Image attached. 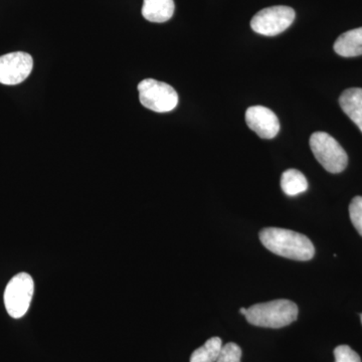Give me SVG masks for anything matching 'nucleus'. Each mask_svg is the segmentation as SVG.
Wrapping results in <instances>:
<instances>
[{"label": "nucleus", "instance_id": "5", "mask_svg": "<svg viewBox=\"0 0 362 362\" xmlns=\"http://www.w3.org/2000/svg\"><path fill=\"white\" fill-rule=\"evenodd\" d=\"M35 283L30 274L20 273L14 276L4 291V305L7 313L14 319L25 315L32 303Z\"/></svg>", "mask_w": 362, "mask_h": 362}, {"label": "nucleus", "instance_id": "12", "mask_svg": "<svg viewBox=\"0 0 362 362\" xmlns=\"http://www.w3.org/2000/svg\"><path fill=\"white\" fill-rule=\"evenodd\" d=\"M281 188L285 194L296 197L308 189V181L301 171L288 169L281 176Z\"/></svg>", "mask_w": 362, "mask_h": 362}, {"label": "nucleus", "instance_id": "13", "mask_svg": "<svg viewBox=\"0 0 362 362\" xmlns=\"http://www.w3.org/2000/svg\"><path fill=\"white\" fill-rule=\"evenodd\" d=\"M223 349L220 337H211L190 356V362H216Z\"/></svg>", "mask_w": 362, "mask_h": 362}, {"label": "nucleus", "instance_id": "18", "mask_svg": "<svg viewBox=\"0 0 362 362\" xmlns=\"http://www.w3.org/2000/svg\"><path fill=\"white\" fill-rule=\"evenodd\" d=\"M361 323H362V314H361Z\"/></svg>", "mask_w": 362, "mask_h": 362}, {"label": "nucleus", "instance_id": "10", "mask_svg": "<svg viewBox=\"0 0 362 362\" xmlns=\"http://www.w3.org/2000/svg\"><path fill=\"white\" fill-rule=\"evenodd\" d=\"M343 112L356 124L362 132V89L350 88L345 90L339 98Z\"/></svg>", "mask_w": 362, "mask_h": 362}, {"label": "nucleus", "instance_id": "2", "mask_svg": "<svg viewBox=\"0 0 362 362\" xmlns=\"http://www.w3.org/2000/svg\"><path fill=\"white\" fill-rule=\"evenodd\" d=\"M298 312L299 309L294 302L278 299L252 305L247 308L244 316L252 325L278 329L294 322L298 318Z\"/></svg>", "mask_w": 362, "mask_h": 362}, {"label": "nucleus", "instance_id": "16", "mask_svg": "<svg viewBox=\"0 0 362 362\" xmlns=\"http://www.w3.org/2000/svg\"><path fill=\"white\" fill-rule=\"evenodd\" d=\"M335 362H361V356L349 345H339L334 349Z\"/></svg>", "mask_w": 362, "mask_h": 362}, {"label": "nucleus", "instance_id": "9", "mask_svg": "<svg viewBox=\"0 0 362 362\" xmlns=\"http://www.w3.org/2000/svg\"><path fill=\"white\" fill-rule=\"evenodd\" d=\"M175 9L173 0H143L142 16L150 23H162L173 18Z\"/></svg>", "mask_w": 362, "mask_h": 362}, {"label": "nucleus", "instance_id": "1", "mask_svg": "<svg viewBox=\"0 0 362 362\" xmlns=\"http://www.w3.org/2000/svg\"><path fill=\"white\" fill-rule=\"evenodd\" d=\"M259 240L269 251L283 258L309 261L315 255V247L302 233L280 228H266L259 232Z\"/></svg>", "mask_w": 362, "mask_h": 362}, {"label": "nucleus", "instance_id": "15", "mask_svg": "<svg viewBox=\"0 0 362 362\" xmlns=\"http://www.w3.org/2000/svg\"><path fill=\"white\" fill-rule=\"evenodd\" d=\"M242 354V349L239 345L233 342L226 343L221 349L220 356L216 362H240Z\"/></svg>", "mask_w": 362, "mask_h": 362}, {"label": "nucleus", "instance_id": "14", "mask_svg": "<svg viewBox=\"0 0 362 362\" xmlns=\"http://www.w3.org/2000/svg\"><path fill=\"white\" fill-rule=\"evenodd\" d=\"M349 216L352 225L362 237V197H356L350 202Z\"/></svg>", "mask_w": 362, "mask_h": 362}, {"label": "nucleus", "instance_id": "7", "mask_svg": "<svg viewBox=\"0 0 362 362\" xmlns=\"http://www.w3.org/2000/svg\"><path fill=\"white\" fill-rule=\"evenodd\" d=\"M33 59L23 52L0 57V84L13 86L23 83L32 73Z\"/></svg>", "mask_w": 362, "mask_h": 362}, {"label": "nucleus", "instance_id": "3", "mask_svg": "<svg viewBox=\"0 0 362 362\" xmlns=\"http://www.w3.org/2000/svg\"><path fill=\"white\" fill-rule=\"evenodd\" d=\"M310 147L317 160L328 173H340L346 168L349 156L332 136L325 132L313 133Z\"/></svg>", "mask_w": 362, "mask_h": 362}, {"label": "nucleus", "instance_id": "4", "mask_svg": "<svg viewBox=\"0 0 362 362\" xmlns=\"http://www.w3.org/2000/svg\"><path fill=\"white\" fill-rule=\"evenodd\" d=\"M139 100L142 106L156 113L175 110L178 104L176 90L166 83L146 78L138 85Z\"/></svg>", "mask_w": 362, "mask_h": 362}, {"label": "nucleus", "instance_id": "11", "mask_svg": "<svg viewBox=\"0 0 362 362\" xmlns=\"http://www.w3.org/2000/svg\"><path fill=\"white\" fill-rule=\"evenodd\" d=\"M334 51L344 58L362 54V28H354L342 33L334 44Z\"/></svg>", "mask_w": 362, "mask_h": 362}, {"label": "nucleus", "instance_id": "17", "mask_svg": "<svg viewBox=\"0 0 362 362\" xmlns=\"http://www.w3.org/2000/svg\"><path fill=\"white\" fill-rule=\"evenodd\" d=\"M240 313L243 314V315H245V314H246L247 312V308H240Z\"/></svg>", "mask_w": 362, "mask_h": 362}, {"label": "nucleus", "instance_id": "6", "mask_svg": "<svg viewBox=\"0 0 362 362\" xmlns=\"http://www.w3.org/2000/svg\"><path fill=\"white\" fill-rule=\"evenodd\" d=\"M295 11L289 6L267 7L255 14L251 26L255 33L266 37H275L285 32L295 20Z\"/></svg>", "mask_w": 362, "mask_h": 362}, {"label": "nucleus", "instance_id": "8", "mask_svg": "<svg viewBox=\"0 0 362 362\" xmlns=\"http://www.w3.org/2000/svg\"><path fill=\"white\" fill-rule=\"evenodd\" d=\"M246 122L250 129L263 139H272L280 131L277 115L267 107H250L246 112Z\"/></svg>", "mask_w": 362, "mask_h": 362}]
</instances>
